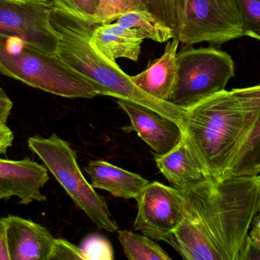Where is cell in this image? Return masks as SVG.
I'll list each match as a JSON object with an SVG mask.
<instances>
[{"instance_id":"3","label":"cell","mask_w":260,"mask_h":260,"mask_svg":"<svg viewBox=\"0 0 260 260\" xmlns=\"http://www.w3.org/2000/svg\"><path fill=\"white\" fill-rule=\"evenodd\" d=\"M50 20L59 38L56 55L69 67L103 87L107 96L140 104L180 125L184 108L157 100L144 93L116 61L108 59L91 45L90 39L96 24H90L56 6Z\"/></svg>"},{"instance_id":"18","label":"cell","mask_w":260,"mask_h":260,"mask_svg":"<svg viewBox=\"0 0 260 260\" xmlns=\"http://www.w3.org/2000/svg\"><path fill=\"white\" fill-rule=\"evenodd\" d=\"M118 238L126 257L130 260H171L157 243L145 235L130 230H118Z\"/></svg>"},{"instance_id":"23","label":"cell","mask_w":260,"mask_h":260,"mask_svg":"<svg viewBox=\"0 0 260 260\" xmlns=\"http://www.w3.org/2000/svg\"><path fill=\"white\" fill-rule=\"evenodd\" d=\"M85 260L114 259V249L111 243L103 237H87L81 246Z\"/></svg>"},{"instance_id":"30","label":"cell","mask_w":260,"mask_h":260,"mask_svg":"<svg viewBox=\"0 0 260 260\" xmlns=\"http://www.w3.org/2000/svg\"><path fill=\"white\" fill-rule=\"evenodd\" d=\"M253 223H256V224L260 226V213H258L256 216L255 217L254 220H253Z\"/></svg>"},{"instance_id":"12","label":"cell","mask_w":260,"mask_h":260,"mask_svg":"<svg viewBox=\"0 0 260 260\" xmlns=\"http://www.w3.org/2000/svg\"><path fill=\"white\" fill-rule=\"evenodd\" d=\"M9 260H49L56 238L44 226L21 217L3 218Z\"/></svg>"},{"instance_id":"8","label":"cell","mask_w":260,"mask_h":260,"mask_svg":"<svg viewBox=\"0 0 260 260\" xmlns=\"http://www.w3.org/2000/svg\"><path fill=\"white\" fill-rule=\"evenodd\" d=\"M54 0H0V35L56 55L59 38L52 25Z\"/></svg>"},{"instance_id":"17","label":"cell","mask_w":260,"mask_h":260,"mask_svg":"<svg viewBox=\"0 0 260 260\" xmlns=\"http://www.w3.org/2000/svg\"><path fill=\"white\" fill-rule=\"evenodd\" d=\"M116 22L124 27L138 29L145 39L156 42H168L175 36L174 29L165 26L146 9L126 12L118 17Z\"/></svg>"},{"instance_id":"29","label":"cell","mask_w":260,"mask_h":260,"mask_svg":"<svg viewBox=\"0 0 260 260\" xmlns=\"http://www.w3.org/2000/svg\"><path fill=\"white\" fill-rule=\"evenodd\" d=\"M249 241L253 247L260 252V226L256 223L252 224V228L249 232Z\"/></svg>"},{"instance_id":"21","label":"cell","mask_w":260,"mask_h":260,"mask_svg":"<svg viewBox=\"0 0 260 260\" xmlns=\"http://www.w3.org/2000/svg\"><path fill=\"white\" fill-rule=\"evenodd\" d=\"M242 18L244 36L260 41V0H236Z\"/></svg>"},{"instance_id":"31","label":"cell","mask_w":260,"mask_h":260,"mask_svg":"<svg viewBox=\"0 0 260 260\" xmlns=\"http://www.w3.org/2000/svg\"><path fill=\"white\" fill-rule=\"evenodd\" d=\"M259 213H260V203H259Z\"/></svg>"},{"instance_id":"20","label":"cell","mask_w":260,"mask_h":260,"mask_svg":"<svg viewBox=\"0 0 260 260\" xmlns=\"http://www.w3.org/2000/svg\"><path fill=\"white\" fill-rule=\"evenodd\" d=\"M145 9L142 0H99L96 24H109L128 12Z\"/></svg>"},{"instance_id":"2","label":"cell","mask_w":260,"mask_h":260,"mask_svg":"<svg viewBox=\"0 0 260 260\" xmlns=\"http://www.w3.org/2000/svg\"><path fill=\"white\" fill-rule=\"evenodd\" d=\"M260 116V85L224 90L186 108L180 126L212 179L225 175Z\"/></svg>"},{"instance_id":"10","label":"cell","mask_w":260,"mask_h":260,"mask_svg":"<svg viewBox=\"0 0 260 260\" xmlns=\"http://www.w3.org/2000/svg\"><path fill=\"white\" fill-rule=\"evenodd\" d=\"M117 103L131 122L130 126L123 128V131H136L156 154H167L183 139V129L176 121L132 101L117 99Z\"/></svg>"},{"instance_id":"25","label":"cell","mask_w":260,"mask_h":260,"mask_svg":"<svg viewBox=\"0 0 260 260\" xmlns=\"http://www.w3.org/2000/svg\"><path fill=\"white\" fill-rule=\"evenodd\" d=\"M85 260L81 247L69 242L67 240L55 239L49 260Z\"/></svg>"},{"instance_id":"19","label":"cell","mask_w":260,"mask_h":260,"mask_svg":"<svg viewBox=\"0 0 260 260\" xmlns=\"http://www.w3.org/2000/svg\"><path fill=\"white\" fill-rule=\"evenodd\" d=\"M226 175H260V116L248 140Z\"/></svg>"},{"instance_id":"22","label":"cell","mask_w":260,"mask_h":260,"mask_svg":"<svg viewBox=\"0 0 260 260\" xmlns=\"http://www.w3.org/2000/svg\"><path fill=\"white\" fill-rule=\"evenodd\" d=\"M56 7L84 20L90 24H96V15L99 0H54Z\"/></svg>"},{"instance_id":"28","label":"cell","mask_w":260,"mask_h":260,"mask_svg":"<svg viewBox=\"0 0 260 260\" xmlns=\"http://www.w3.org/2000/svg\"><path fill=\"white\" fill-rule=\"evenodd\" d=\"M0 260H9L6 242V229L3 218H0Z\"/></svg>"},{"instance_id":"15","label":"cell","mask_w":260,"mask_h":260,"mask_svg":"<svg viewBox=\"0 0 260 260\" xmlns=\"http://www.w3.org/2000/svg\"><path fill=\"white\" fill-rule=\"evenodd\" d=\"M145 39L140 31L115 23L96 24L91 33V45L111 61L126 58L138 62Z\"/></svg>"},{"instance_id":"26","label":"cell","mask_w":260,"mask_h":260,"mask_svg":"<svg viewBox=\"0 0 260 260\" xmlns=\"http://www.w3.org/2000/svg\"><path fill=\"white\" fill-rule=\"evenodd\" d=\"M12 107L13 102L3 89L0 87V126H5L7 124Z\"/></svg>"},{"instance_id":"7","label":"cell","mask_w":260,"mask_h":260,"mask_svg":"<svg viewBox=\"0 0 260 260\" xmlns=\"http://www.w3.org/2000/svg\"><path fill=\"white\" fill-rule=\"evenodd\" d=\"M175 37L184 44L221 45L244 36L236 0H177Z\"/></svg>"},{"instance_id":"24","label":"cell","mask_w":260,"mask_h":260,"mask_svg":"<svg viewBox=\"0 0 260 260\" xmlns=\"http://www.w3.org/2000/svg\"><path fill=\"white\" fill-rule=\"evenodd\" d=\"M145 9L165 26L175 30L177 0H142Z\"/></svg>"},{"instance_id":"1","label":"cell","mask_w":260,"mask_h":260,"mask_svg":"<svg viewBox=\"0 0 260 260\" xmlns=\"http://www.w3.org/2000/svg\"><path fill=\"white\" fill-rule=\"evenodd\" d=\"M186 214L165 242L186 260H245L260 175H226L181 191Z\"/></svg>"},{"instance_id":"9","label":"cell","mask_w":260,"mask_h":260,"mask_svg":"<svg viewBox=\"0 0 260 260\" xmlns=\"http://www.w3.org/2000/svg\"><path fill=\"white\" fill-rule=\"evenodd\" d=\"M136 200L138 213L133 227L154 241H166L184 219V197L172 186L149 183Z\"/></svg>"},{"instance_id":"5","label":"cell","mask_w":260,"mask_h":260,"mask_svg":"<svg viewBox=\"0 0 260 260\" xmlns=\"http://www.w3.org/2000/svg\"><path fill=\"white\" fill-rule=\"evenodd\" d=\"M27 146L98 228L109 232L118 230L106 201L84 177L78 164L76 153L67 140L56 134L48 137L35 135L28 137Z\"/></svg>"},{"instance_id":"16","label":"cell","mask_w":260,"mask_h":260,"mask_svg":"<svg viewBox=\"0 0 260 260\" xmlns=\"http://www.w3.org/2000/svg\"><path fill=\"white\" fill-rule=\"evenodd\" d=\"M94 189L108 191L117 198L136 199L149 184L146 179L102 160L91 161L85 167Z\"/></svg>"},{"instance_id":"13","label":"cell","mask_w":260,"mask_h":260,"mask_svg":"<svg viewBox=\"0 0 260 260\" xmlns=\"http://www.w3.org/2000/svg\"><path fill=\"white\" fill-rule=\"evenodd\" d=\"M154 160L171 186L180 191L192 189L212 179L184 135L169 152L155 154Z\"/></svg>"},{"instance_id":"14","label":"cell","mask_w":260,"mask_h":260,"mask_svg":"<svg viewBox=\"0 0 260 260\" xmlns=\"http://www.w3.org/2000/svg\"><path fill=\"white\" fill-rule=\"evenodd\" d=\"M179 43L180 41L175 36L168 41L160 57L150 63L142 73L129 76L132 82L154 99L169 102L178 77L177 54Z\"/></svg>"},{"instance_id":"11","label":"cell","mask_w":260,"mask_h":260,"mask_svg":"<svg viewBox=\"0 0 260 260\" xmlns=\"http://www.w3.org/2000/svg\"><path fill=\"white\" fill-rule=\"evenodd\" d=\"M47 169L30 160L0 158V201L17 197L19 204L27 206L33 201H45L41 189L48 182Z\"/></svg>"},{"instance_id":"27","label":"cell","mask_w":260,"mask_h":260,"mask_svg":"<svg viewBox=\"0 0 260 260\" xmlns=\"http://www.w3.org/2000/svg\"><path fill=\"white\" fill-rule=\"evenodd\" d=\"M14 134L6 125L0 126V154H5L12 146Z\"/></svg>"},{"instance_id":"4","label":"cell","mask_w":260,"mask_h":260,"mask_svg":"<svg viewBox=\"0 0 260 260\" xmlns=\"http://www.w3.org/2000/svg\"><path fill=\"white\" fill-rule=\"evenodd\" d=\"M0 73L47 93L76 99L106 96L103 87L73 70L57 55L0 35Z\"/></svg>"},{"instance_id":"6","label":"cell","mask_w":260,"mask_h":260,"mask_svg":"<svg viewBox=\"0 0 260 260\" xmlns=\"http://www.w3.org/2000/svg\"><path fill=\"white\" fill-rule=\"evenodd\" d=\"M177 63L178 77L169 102L184 109L224 91L235 76L232 56L215 47L185 44L177 52Z\"/></svg>"}]
</instances>
